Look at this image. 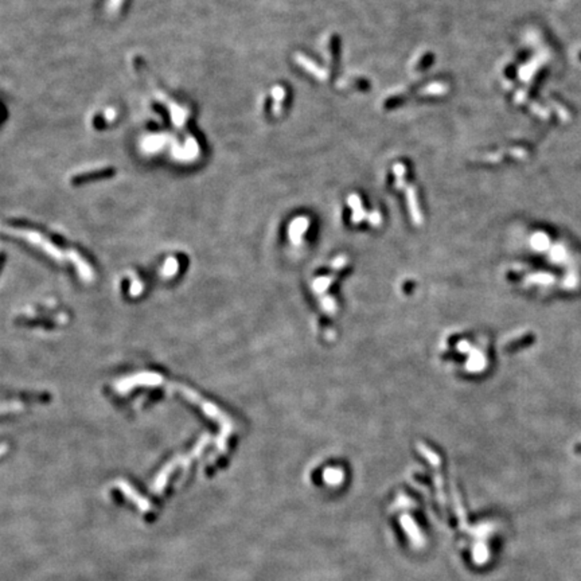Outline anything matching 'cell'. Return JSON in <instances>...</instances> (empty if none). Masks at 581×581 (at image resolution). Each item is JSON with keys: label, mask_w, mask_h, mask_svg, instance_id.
I'll return each mask as SVG.
<instances>
[{"label": "cell", "mask_w": 581, "mask_h": 581, "mask_svg": "<svg viewBox=\"0 0 581 581\" xmlns=\"http://www.w3.org/2000/svg\"><path fill=\"white\" fill-rule=\"evenodd\" d=\"M443 92L441 84H434V85H429L427 90H424V93H430V94H440Z\"/></svg>", "instance_id": "3"}, {"label": "cell", "mask_w": 581, "mask_h": 581, "mask_svg": "<svg viewBox=\"0 0 581 581\" xmlns=\"http://www.w3.org/2000/svg\"><path fill=\"white\" fill-rule=\"evenodd\" d=\"M116 174V170L111 165H105V167H98V169H92L86 170V171L77 172L70 178V183L74 186H79V184H85L88 182H93V180H102L108 179Z\"/></svg>", "instance_id": "1"}, {"label": "cell", "mask_w": 581, "mask_h": 581, "mask_svg": "<svg viewBox=\"0 0 581 581\" xmlns=\"http://www.w3.org/2000/svg\"><path fill=\"white\" fill-rule=\"evenodd\" d=\"M296 59H298V62L300 64V66H303L304 69H307L309 73H314V74H315L318 78H320V79L326 78V72H324V70L322 72L320 69H318L316 66H314L315 64H311V62H309V59H307L304 55H300V54H299V55H296Z\"/></svg>", "instance_id": "2"}]
</instances>
